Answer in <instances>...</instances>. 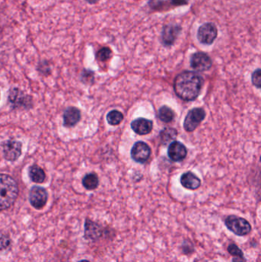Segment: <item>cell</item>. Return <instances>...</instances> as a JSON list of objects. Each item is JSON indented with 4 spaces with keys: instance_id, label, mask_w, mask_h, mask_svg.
Instances as JSON below:
<instances>
[{
    "instance_id": "6da1fadb",
    "label": "cell",
    "mask_w": 261,
    "mask_h": 262,
    "mask_svg": "<svg viewBox=\"0 0 261 262\" xmlns=\"http://www.w3.org/2000/svg\"><path fill=\"white\" fill-rule=\"evenodd\" d=\"M203 84V78L197 72L185 71L175 78L173 89L178 98L185 101H192L199 96Z\"/></svg>"
},
{
    "instance_id": "7a4b0ae2",
    "label": "cell",
    "mask_w": 261,
    "mask_h": 262,
    "mask_svg": "<svg viewBox=\"0 0 261 262\" xmlns=\"http://www.w3.org/2000/svg\"><path fill=\"white\" fill-rule=\"evenodd\" d=\"M16 182L7 174H0V210L9 209L18 197Z\"/></svg>"
},
{
    "instance_id": "3957f363",
    "label": "cell",
    "mask_w": 261,
    "mask_h": 262,
    "mask_svg": "<svg viewBox=\"0 0 261 262\" xmlns=\"http://www.w3.org/2000/svg\"><path fill=\"white\" fill-rule=\"evenodd\" d=\"M227 229L238 236H246L252 230L249 222L237 215H228L225 220Z\"/></svg>"
},
{
    "instance_id": "277c9868",
    "label": "cell",
    "mask_w": 261,
    "mask_h": 262,
    "mask_svg": "<svg viewBox=\"0 0 261 262\" xmlns=\"http://www.w3.org/2000/svg\"><path fill=\"white\" fill-rule=\"evenodd\" d=\"M205 110L201 107L192 109L185 116L184 121V129L187 132H193L200 125L205 118Z\"/></svg>"
},
{
    "instance_id": "5b68a950",
    "label": "cell",
    "mask_w": 261,
    "mask_h": 262,
    "mask_svg": "<svg viewBox=\"0 0 261 262\" xmlns=\"http://www.w3.org/2000/svg\"><path fill=\"white\" fill-rule=\"evenodd\" d=\"M218 36V29L212 23H207L199 28L197 38L199 42L206 46L212 44Z\"/></svg>"
},
{
    "instance_id": "8992f818",
    "label": "cell",
    "mask_w": 261,
    "mask_h": 262,
    "mask_svg": "<svg viewBox=\"0 0 261 262\" xmlns=\"http://www.w3.org/2000/svg\"><path fill=\"white\" fill-rule=\"evenodd\" d=\"M190 66L196 72H205L212 66V60L208 54L199 52L193 54L190 58Z\"/></svg>"
},
{
    "instance_id": "52a82bcc",
    "label": "cell",
    "mask_w": 261,
    "mask_h": 262,
    "mask_svg": "<svg viewBox=\"0 0 261 262\" xmlns=\"http://www.w3.org/2000/svg\"><path fill=\"white\" fill-rule=\"evenodd\" d=\"M182 32V26L176 24H169L164 26L161 34L162 45L165 47H170L176 42L178 37Z\"/></svg>"
},
{
    "instance_id": "ba28073f",
    "label": "cell",
    "mask_w": 261,
    "mask_h": 262,
    "mask_svg": "<svg viewBox=\"0 0 261 262\" xmlns=\"http://www.w3.org/2000/svg\"><path fill=\"white\" fill-rule=\"evenodd\" d=\"M130 155L131 158L136 163H144L150 159L151 149L145 142L138 141L132 147Z\"/></svg>"
},
{
    "instance_id": "9c48e42d",
    "label": "cell",
    "mask_w": 261,
    "mask_h": 262,
    "mask_svg": "<svg viewBox=\"0 0 261 262\" xmlns=\"http://www.w3.org/2000/svg\"><path fill=\"white\" fill-rule=\"evenodd\" d=\"M9 101L13 108H29L32 106V98L25 95L18 89H13L9 93Z\"/></svg>"
},
{
    "instance_id": "30bf717a",
    "label": "cell",
    "mask_w": 261,
    "mask_h": 262,
    "mask_svg": "<svg viewBox=\"0 0 261 262\" xmlns=\"http://www.w3.org/2000/svg\"><path fill=\"white\" fill-rule=\"evenodd\" d=\"M3 155L8 161L14 162L19 158L21 154V143L16 140H9L2 144Z\"/></svg>"
},
{
    "instance_id": "8fae6325",
    "label": "cell",
    "mask_w": 261,
    "mask_h": 262,
    "mask_svg": "<svg viewBox=\"0 0 261 262\" xmlns=\"http://www.w3.org/2000/svg\"><path fill=\"white\" fill-rule=\"evenodd\" d=\"M48 192L44 188L33 186L29 193V202L35 209H41L48 201Z\"/></svg>"
},
{
    "instance_id": "7c38bea8",
    "label": "cell",
    "mask_w": 261,
    "mask_h": 262,
    "mask_svg": "<svg viewBox=\"0 0 261 262\" xmlns=\"http://www.w3.org/2000/svg\"><path fill=\"white\" fill-rule=\"evenodd\" d=\"M186 147L179 141H173L168 148V157L173 162H181L185 160L187 156Z\"/></svg>"
},
{
    "instance_id": "4fadbf2b",
    "label": "cell",
    "mask_w": 261,
    "mask_h": 262,
    "mask_svg": "<svg viewBox=\"0 0 261 262\" xmlns=\"http://www.w3.org/2000/svg\"><path fill=\"white\" fill-rule=\"evenodd\" d=\"M104 233V229L101 225L92 220H86L84 224V238L86 239L96 241L101 238Z\"/></svg>"
},
{
    "instance_id": "5bb4252c",
    "label": "cell",
    "mask_w": 261,
    "mask_h": 262,
    "mask_svg": "<svg viewBox=\"0 0 261 262\" xmlns=\"http://www.w3.org/2000/svg\"><path fill=\"white\" fill-rule=\"evenodd\" d=\"M153 121L146 118H137L131 123L132 130L139 135H147L151 133L153 127Z\"/></svg>"
},
{
    "instance_id": "9a60e30c",
    "label": "cell",
    "mask_w": 261,
    "mask_h": 262,
    "mask_svg": "<svg viewBox=\"0 0 261 262\" xmlns=\"http://www.w3.org/2000/svg\"><path fill=\"white\" fill-rule=\"evenodd\" d=\"M180 183L185 189L196 190L201 186V180L193 172H186L181 176Z\"/></svg>"
},
{
    "instance_id": "2e32d148",
    "label": "cell",
    "mask_w": 261,
    "mask_h": 262,
    "mask_svg": "<svg viewBox=\"0 0 261 262\" xmlns=\"http://www.w3.org/2000/svg\"><path fill=\"white\" fill-rule=\"evenodd\" d=\"M81 112L75 107H70L66 109L63 115L64 125L67 127H72L76 125L81 120Z\"/></svg>"
},
{
    "instance_id": "e0dca14e",
    "label": "cell",
    "mask_w": 261,
    "mask_h": 262,
    "mask_svg": "<svg viewBox=\"0 0 261 262\" xmlns=\"http://www.w3.org/2000/svg\"><path fill=\"white\" fill-rule=\"evenodd\" d=\"M29 175L31 180L36 183H42L46 177L44 171L37 165H33L29 168Z\"/></svg>"
},
{
    "instance_id": "ac0fdd59",
    "label": "cell",
    "mask_w": 261,
    "mask_h": 262,
    "mask_svg": "<svg viewBox=\"0 0 261 262\" xmlns=\"http://www.w3.org/2000/svg\"><path fill=\"white\" fill-rule=\"evenodd\" d=\"M82 184L87 190H93L98 187V184H99V179H98V175L93 172L87 174L83 179Z\"/></svg>"
},
{
    "instance_id": "d6986e66",
    "label": "cell",
    "mask_w": 261,
    "mask_h": 262,
    "mask_svg": "<svg viewBox=\"0 0 261 262\" xmlns=\"http://www.w3.org/2000/svg\"><path fill=\"white\" fill-rule=\"evenodd\" d=\"M228 252L233 257L232 262H247L245 254L242 249L234 243L228 246Z\"/></svg>"
},
{
    "instance_id": "ffe728a7",
    "label": "cell",
    "mask_w": 261,
    "mask_h": 262,
    "mask_svg": "<svg viewBox=\"0 0 261 262\" xmlns=\"http://www.w3.org/2000/svg\"><path fill=\"white\" fill-rule=\"evenodd\" d=\"M158 118L164 123H170L175 118V112L168 106L161 107L158 112Z\"/></svg>"
},
{
    "instance_id": "44dd1931",
    "label": "cell",
    "mask_w": 261,
    "mask_h": 262,
    "mask_svg": "<svg viewBox=\"0 0 261 262\" xmlns=\"http://www.w3.org/2000/svg\"><path fill=\"white\" fill-rule=\"evenodd\" d=\"M177 135L178 132L176 129L172 128V127H167V128L161 130L159 137H160L162 143L165 145L174 140Z\"/></svg>"
},
{
    "instance_id": "7402d4cb",
    "label": "cell",
    "mask_w": 261,
    "mask_h": 262,
    "mask_svg": "<svg viewBox=\"0 0 261 262\" xmlns=\"http://www.w3.org/2000/svg\"><path fill=\"white\" fill-rule=\"evenodd\" d=\"M124 120V115L117 110H113L107 115V121L111 126L119 125Z\"/></svg>"
},
{
    "instance_id": "603a6c76",
    "label": "cell",
    "mask_w": 261,
    "mask_h": 262,
    "mask_svg": "<svg viewBox=\"0 0 261 262\" xmlns=\"http://www.w3.org/2000/svg\"><path fill=\"white\" fill-rule=\"evenodd\" d=\"M112 56V51L110 48L104 47L98 51L96 55L97 59L100 61H107Z\"/></svg>"
},
{
    "instance_id": "cb8c5ba5",
    "label": "cell",
    "mask_w": 261,
    "mask_h": 262,
    "mask_svg": "<svg viewBox=\"0 0 261 262\" xmlns=\"http://www.w3.org/2000/svg\"><path fill=\"white\" fill-rule=\"evenodd\" d=\"M260 69H257V70L253 72L252 76H251V81L253 84L257 89H260L261 87V73Z\"/></svg>"
},
{
    "instance_id": "d4e9b609",
    "label": "cell",
    "mask_w": 261,
    "mask_h": 262,
    "mask_svg": "<svg viewBox=\"0 0 261 262\" xmlns=\"http://www.w3.org/2000/svg\"><path fill=\"white\" fill-rule=\"evenodd\" d=\"M89 78H90V79H91L92 81H93V72H90V71L84 70L82 73L83 81H84H84H87V82H89V81H88Z\"/></svg>"
},
{
    "instance_id": "484cf974",
    "label": "cell",
    "mask_w": 261,
    "mask_h": 262,
    "mask_svg": "<svg viewBox=\"0 0 261 262\" xmlns=\"http://www.w3.org/2000/svg\"><path fill=\"white\" fill-rule=\"evenodd\" d=\"M189 0H171V4L174 6H186Z\"/></svg>"
},
{
    "instance_id": "4316f807",
    "label": "cell",
    "mask_w": 261,
    "mask_h": 262,
    "mask_svg": "<svg viewBox=\"0 0 261 262\" xmlns=\"http://www.w3.org/2000/svg\"><path fill=\"white\" fill-rule=\"evenodd\" d=\"M86 2H87V3H89V4H96L97 3H98L99 2V0H85Z\"/></svg>"
},
{
    "instance_id": "83f0119b",
    "label": "cell",
    "mask_w": 261,
    "mask_h": 262,
    "mask_svg": "<svg viewBox=\"0 0 261 262\" xmlns=\"http://www.w3.org/2000/svg\"><path fill=\"white\" fill-rule=\"evenodd\" d=\"M79 262H90L89 261H87V260H82V261H79Z\"/></svg>"
},
{
    "instance_id": "f1b7e54d",
    "label": "cell",
    "mask_w": 261,
    "mask_h": 262,
    "mask_svg": "<svg viewBox=\"0 0 261 262\" xmlns=\"http://www.w3.org/2000/svg\"><path fill=\"white\" fill-rule=\"evenodd\" d=\"M0 32H1V26H0Z\"/></svg>"
}]
</instances>
